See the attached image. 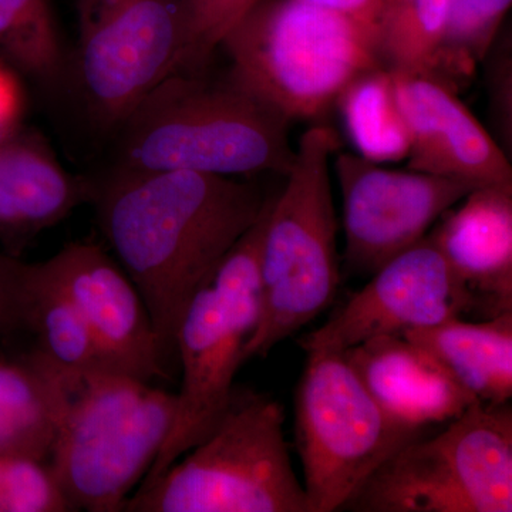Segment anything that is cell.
Returning <instances> with one entry per match:
<instances>
[{"mask_svg": "<svg viewBox=\"0 0 512 512\" xmlns=\"http://www.w3.org/2000/svg\"><path fill=\"white\" fill-rule=\"evenodd\" d=\"M254 184L195 171H120L96 194L104 238L146 302L165 359L192 296L258 220Z\"/></svg>", "mask_w": 512, "mask_h": 512, "instance_id": "6da1fadb", "label": "cell"}, {"mask_svg": "<svg viewBox=\"0 0 512 512\" xmlns=\"http://www.w3.org/2000/svg\"><path fill=\"white\" fill-rule=\"evenodd\" d=\"M174 72L120 124V171H195L286 177L291 120L234 74Z\"/></svg>", "mask_w": 512, "mask_h": 512, "instance_id": "7a4b0ae2", "label": "cell"}, {"mask_svg": "<svg viewBox=\"0 0 512 512\" xmlns=\"http://www.w3.org/2000/svg\"><path fill=\"white\" fill-rule=\"evenodd\" d=\"M231 73L289 120H312L384 66L379 26L306 0H261L221 43Z\"/></svg>", "mask_w": 512, "mask_h": 512, "instance_id": "3957f363", "label": "cell"}, {"mask_svg": "<svg viewBox=\"0 0 512 512\" xmlns=\"http://www.w3.org/2000/svg\"><path fill=\"white\" fill-rule=\"evenodd\" d=\"M338 148L332 128H309L285 187L272 197L259 256L261 319L245 346V362L268 355L338 295V221L330 183V157Z\"/></svg>", "mask_w": 512, "mask_h": 512, "instance_id": "277c9868", "label": "cell"}, {"mask_svg": "<svg viewBox=\"0 0 512 512\" xmlns=\"http://www.w3.org/2000/svg\"><path fill=\"white\" fill-rule=\"evenodd\" d=\"M281 403L234 394L214 430L121 512H311L293 470Z\"/></svg>", "mask_w": 512, "mask_h": 512, "instance_id": "5b68a950", "label": "cell"}, {"mask_svg": "<svg viewBox=\"0 0 512 512\" xmlns=\"http://www.w3.org/2000/svg\"><path fill=\"white\" fill-rule=\"evenodd\" d=\"M272 197L251 228L192 296L178 322L175 352L180 392L174 423L143 484L156 480L220 423L234 399V380L262 312V235Z\"/></svg>", "mask_w": 512, "mask_h": 512, "instance_id": "8992f818", "label": "cell"}, {"mask_svg": "<svg viewBox=\"0 0 512 512\" xmlns=\"http://www.w3.org/2000/svg\"><path fill=\"white\" fill-rule=\"evenodd\" d=\"M175 403V393L120 373L70 387L49 461L74 510H123L170 434Z\"/></svg>", "mask_w": 512, "mask_h": 512, "instance_id": "52a82bcc", "label": "cell"}, {"mask_svg": "<svg viewBox=\"0 0 512 512\" xmlns=\"http://www.w3.org/2000/svg\"><path fill=\"white\" fill-rule=\"evenodd\" d=\"M342 510L511 512V404H471L436 437L410 441Z\"/></svg>", "mask_w": 512, "mask_h": 512, "instance_id": "ba28073f", "label": "cell"}, {"mask_svg": "<svg viewBox=\"0 0 512 512\" xmlns=\"http://www.w3.org/2000/svg\"><path fill=\"white\" fill-rule=\"evenodd\" d=\"M295 409L311 512L342 510L387 458L424 431L384 412L342 352L308 353Z\"/></svg>", "mask_w": 512, "mask_h": 512, "instance_id": "9c48e42d", "label": "cell"}, {"mask_svg": "<svg viewBox=\"0 0 512 512\" xmlns=\"http://www.w3.org/2000/svg\"><path fill=\"white\" fill-rule=\"evenodd\" d=\"M76 76L97 120L119 127L177 72L185 0H76Z\"/></svg>", "mask_w": 512, "mask_h": 512, "instance_id": "30bf717a", "label": "cell"}, {"mask_svg": "<svg viewBox=\"0 0 512 512\" xmlns=\"http://www.w3.org/2000/svg\"><path fill=\"white\" fill-rule=\"evenodd\" d=\"M345 259L349 268L375 274L394 256L427 237L448 210L480 185L457 178L389 170L356 154L339 153Z\"/></svg>", "mask_w": 512, "mask_h": 512, "instance_id": "8fae6325", "label": "cell"}, {"mask_svg": "<svg viewBox=\"0 0 512 512\" xmlns=\"http://www.w3.org/2000/svg\"><path fill=\"white\" fill-rule=\"evenodd\" d=\"M466 313H477L476 302L427 235L380 266L299 345L306 353L345 352L369 339L404 335Z\"/></svg>", "mask_w": 512, "mask_h": 512, "instance_id": "7c38bea8", "label": "cell"}, {"mask_svg": "<svg viewBox=\"0 0 512 512\" xmlns=\"http://www.w3.org/2000/svg\"><path fill=\"white\" fill-rule=\"evenodd\" d=\"M80 312L107 372L153 383L168 365L143 296L106 252L70 244L42 262Z\"/></svg>", "mask_w": 512, "mask_h": 512, "instance_id": "4fadbf2b", "label": "cell"}, {"mask_svg": "<svg viewBox=\"0 0 512 512\" xmlns=\"http://www.w3.org/2000/svg\"><path fill=\"white\" fill-rule=\"evenodd\" d=\"M390 73L409 130L407 168L480 187L512 188L510 158L450 84L433 74Z\"/></svg>", "mask_w": 512, "mask_h": 512, "instance_id": "5bb4252c", "label": "cell"}, {"mask_svg": "<svg viewBox=\"0 0 512 512\" xmlns=\"http://www.w3.org/2000/svg\"><path fill=\"white\" fill-rule=\"evenodd\" d=\"M429 232L484 319L512 312V188L484 185Z\"/></svg>", "mask_w": 512, "mask_h": 512, "instance_id": "9a60e30c", "label": "cell"}, {"mask_svg": "<svg viewBox=\"0 0 512 512\" xmlns=\"http://www.w3.org/2000/svg\"><path fill=\"white\" fill-rule=\"evenodd\" d=\"M342 353L384 412L406 426L448 423L477 403L404 335L379 336Z\"/></svg>", "mask_w": 512, "mask_h": 512, "instance_id": "2e32d148", "label": "cell"}, {"mask_svg": "<svg viewBox=\"0 0 512 512\" xmlns=\"http://www.w3.org/2000/svg\"><path fill=\"white\" fill-rule=\"evenodd\" d=\"M89 195L36 140L0 136V238L32 237Z\"/></svg>", "mask_w": 512, "mask_h": 512, "instance_id": "e0dca14e", "label": "cell"}, {"mask_svg": "<svg viewBox=\"0 0 512 512\" xmlns=\"http://www.w3.org/2000/svg\"><path fill=\"white\" fill-rule=\"evenodd\" d=\"M430 353L477 402L500 406L512 397V312L483 322L461 318L404 333Z\"/></svg>", "mask_w": 512, "mask_h": 512, "instance_id": "ac0fdd59", "label": "cell"}, {"mask_svg": "<svg viewBox=\"0 0 512 512\" xmlns=\"http://www.w3.org/2000/svg\"><path fill=\"white\" fill-rule=\"evenodd\" d=\"M67 396L35 353L0 356V453L49 458Z\"/></svg>", "mask_w": 512, "mask_h": 512, "instance_id": "d6986e66", "label": "cell"}, {"mask_svg": "<svg viewBox=\"0 0 512 512\" xmlns=\"http://www.w3.org/2000/svg\"><path fill=\"white\" fill-rule=\"evenodd\" d=\"M23 330L35 336V353L66 386L107 372L99 348L76 306L39 264H28Z\"/></svg>", "mask_w": 512, "mask_h": 512, "instance_id": "ffe728a7", "label": "cell"}, {"mask_svg": "<svg viewBox=\"0 0 512 512\" xmlns=\"http://www.w3.org/2000/svg\"><path fill=\"white\" fill-rule=\"evenodd\" d=\"M336 104L359 156L377 164L409 156V130L387 67L357 77Z\"/></svg>", "mask_w": 512, "mask_h": 512, "instance_id": "44dd1931", "label": "cell"}, {"mask_svg": "<svg viewBox=\"0 0 512 512\" xmlns=\"http://www.w3.org/2000/svg\"><path fill=\"white\" fill-rule=\"evenodd\" d=\"M451 0H386L379 22L384 66L433 74Z\"/></svg>", "mask_w": 512, "mask_h": 512, "instance_id": "7402d4cb", "label": "cell"}, {"mask_svg": "<svg viewBox=\"0 0 512 512\" xmlns=\"http://www.w3.org/2000/svg\"><path fill=\"white\" fill-rule=\"evenodd\" d=\"M0 56L39 79H53L63 56L49 0H0Z\"/></svg>", "mask_w": 512, "mask_h": 512, "instance_id": "603a6c76", "label": "cell"}, {"mask_svg": "<svg viewBox=\"0 0 512 512\" xmlns=\"http://www.w3.org/2000/svg\"><path fill=\"white\" fill-rule=\"evenodd\" d=\"M511 5L512 0H451L433 76L440 69L470 73L474 64L483 62Z\"/></svg>", "mask_w": 512, "mask_h": 512, "instance_id": "cb8c5ba5", "label": "cell"}, {"mask_svg": "<svg viewBox=\"0 0 512 512\" xmlns=\"http://www.w3.org/2000/svg\"><path fill=\"white\" fill-rule=\"evenodd\" d=\"M74 510L49 458L0 453V512Z\"/></svg>", "mask_w": 512, "mask_h": 512, "instance_id": "d4e9b609", "label": "cell"}, {"mask_svg": "<svg viewBox=\"0 0 512 512\" xmlns=\"http://www.w3.org/2000/svg\"><path fill=\"white\" fill-rule=\"evenodd\" d=\"M261 0H185L184 40L177 72L205 69L212 53Z\"/></svg>", "mask_w": 512, "mask_h": 512, "instance_id": "484cf974", "label": "cell"}, {"mask_svg": "<svg viewBox=\"0 0 512 512\" xmlns=\"http://www.w3.org/2000/svg\"><path fill=\"white\" fill-rule=\"evenodd\" d=\"M485 59L488 63V93L497 143L505 154L512 143V59L510 36L495 42Z\"/></svg>", "mask_w": 512, "mask_h": 512, "instance_id": "4316f807", "label": "cell"}, {"mask_svg": "<svg viewBox=\"0 0 512 512\" xmlns=\"http://www.w3.org/2000/svg\"><path fill=\"white\" fill-rule=\"evenodd\" d=\"M28 264L0 256V339L23 330Z\"/></svg>", "mask_w": 512, "mask_h": 512, "instance_id": "83f0119b", "label": "cell"}, {"mask_svg": "<svg viewBox=\"0 0 512 512\" xmlns=\"http://www.w3.org/2000/svg\"><path fill=\"white\" fill-rule=\"evenodd\" d=\"M306 2L336 10L343 15L352 16L376 26H379L384 6H386V0H306Z\"/></svg>", "mask_w": 512, "mask_h": 512, "instance_id": "f1b7e54d", "label": "cell"}, {"mask_svg": "<svg viewBox=\"0 0 512 512\" xmlns=\"http://www.w3.org/2000/svg\"><path fill=\"white\" fill-rule=\"evenodd\" d=\"M20 106L18 84L8 70L0 67V136L12 124Z\"/></svg>", "mask_w": 512, "mask_h": 512, "instance_id": "f546056e", "label": "cell"}]
</instances>
